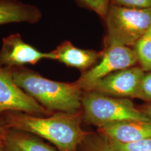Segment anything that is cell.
Returning a JSON list of instances; mask_svg holds the SVG:
<instances>
[{
  "mask_svg": "<svg viewBox=\"0 0 151 151\" xmlns=\"http://www.w3.org/2000/svg\"><path fill=\"white\" fill-rule=\"evenodd\" d=\"M137 62V53L132 47L110 46L101 52L99 61L83 72L74 83L83 92L90 91L98 81L116 71L134 67Z\"/></svg>",
  "mask_w": 151,
  "mask_h": 151,
  "instance_id": "5b68a950",
  "label": "cell"
},
{
  "mask_svg": "<svg viewBox=\"0 0 151 151\" xmlns=\"http://www.w3.org/2000/svg\"><path fill=\"white\" fill-rule=\"evenodd\" d=\"M42 13L35 5L19 0H0V25L12 22L37 23Z\"/></svg>",
  "mask_w": 151,
  "mask_h": 151,
  "instance_id": "8fae6325",
  "label": "cell"
},
{
  "mask_svg": "<svg viewBox=\"0 0 151 151\" xmlns=\"http://www.w3.org/2000/svg\"><path fill=\"white\" fill-rule=\"evenodd\" d=\"M9 69L15 83L50 113L81 111L83 91L74 82L50 80L24 66Z\"/></svg>",
  "mask_w": 151,
  "mask_h": 151,
  "instance_id": "7a4b0ae2",
  "label": "cell"
},
{
  "mask_svg": "<svg viewBox=\"0 0 151 151\" xmlns=\"http://www.w3.org/2000/svg\"><path fill=\"white\" fill-rule=\"evenodd\" d=\"M0 151H4V149L3 146L2 139H0Z\"/></svg>",
  "mask_w": 151,
  "mask_h": 151,
  "instance_id": "44dd1931",
  "label": "cell"
},
{
  "mask_svg": "<svg viewBox=\"0 0 151 151\" xmlns=\"http://www.w3.org/2000/svg\"><path fill=\"white\" fill-rule=\"evenodd\" d=\"M76 151H116L107 138L95 132H88Z\"/></svg>",
  "mask_w": 151,
  "mask_h": 151,
  "instance_id": "4fadbf2b",
  "label": "cell"
},
{
  "mask_svg": "<svg viewBox=\"0 0 151 151\" xmlns=\"http://www.w3.org/2000/svg\"><path fill=\"white\" fill-rule=\"evenodd\" d=\"M138 99L151 104V72L145 74Z\"/></svg>",
  "mask_w": 151,
  "mask_h": 151,
  "instance_id": "ac0fdd59",
  "label": "cell"
},
{
  "mask_svg": "<svg viewBox=\"0 0 151 151\" xmlns=\"http://www.w3.org/2000/svg\"><path fill=\"white\" fill-rule=\"evenodd\" d=\"M146 73L141 67L122 69L98 81L92 90L113 97L138 99Z\"/></svg>",
  "mask_w": 151,
  "mask_h": 151,
  "instance_id": "52a82bcc",
  "label": "cell"
},
{
  "mask_svg": "<svg viewBox=\"0 0 151 151\" xmlns=\"http://www.w3.org/2000/svg\"><path fill=\"white\" fill-rule=\"evenodd\" d=\"M111 1L113 4L129 7V8L151 9V0H111Z\"/></svg>",
  "mask_w": 151,
  "mask_h": 151,
  "instance_id": "e0dca14e",
  "label": "cell"
},
{
  "mask_svg": "<svg viewBox=\"0 0 151 151\" xmlns=\"http://www.w3.org/2000/svg\"><path fill=\"white\" fill-rule=\"evenodd\" d=\"M139 109L151 120V104L148 103L141 106V107H139Z\"/></svg>",
  "mask_w": 151,
  "mask_h": 151,
  "instance_id": "d6986e66",
  "label": "cell"
},
{
  "mask_svg": "<svg viewBox=\"0 0 151 151\" xmlns=\"http://www.w3.org/2000/svg\"><path fill=\"white\" fill-rule=\"evenodd\" d=\"M108 140L116 151H151V139L132 143H121Z\"/></svg>",
  "mask_w": 151,
  "mask_h": 151,
  "instance_id": "9a60e30c",
  "label": "cell"
},
{
  "mask_svg": "<svg viewBox=\"0 0 151 151\" xmlns=\"http://www.w3.org/2000/svg\"><path fill=\"white\" fill-rule=\"evenodd\" d=\"M105 48L114 45L134 46L149 31L151 9H135L109 5L104 16Z\"/></svg>",
  "mask_w": 151,
  "mask_h": 151,
  "instance_id": "277c9868",
  "label": "cell"
},
{
  "mask_svg": "<svg viewBox=\"0 0 151 151\" xmlns=\"http://www.w3.org/2000/svg\"><path fill=\"white\" fill-rule=\"evenodd\" d=\"M141 67L146 72H151V30L134 46Z\"/></svg>",
  "mask_w": 151,
  "mask_h": 151,
  "instance_id": "5bb4252c",
  "label": "cell"
},
{
  "mask_svg": "<svg viewBox=\"0 0 151 151\" xmlns=\"http://www.w3.org/2000/svg\"><path fill=\"white\" fill-rule=\"evenodd\" d=\"M75 1L78 4L90 9L104 18L106 14L110 5L109 0H75Z\"/></svg>",
  "mask_w": 151,
  "mask_h": 151,
  "instance_id": "2e32d148",
  "label": "cell"
},
{
  "mask_svg": "<svg viewBox=\"0 0 151 151\" xmlns=\"http://www.w3.org/2000/svg\"><path fill=\"white\" fill-rule=\"evenodd\" d=\"M6 129V127L4 122L3 119L1 116V114H0V139H2Z\"/></svg>",
  "mask_w": 151,
  "mask_h": 151,
  "instance_id": "ffe728a7",
  "label": "cell"
},
{
  "mask_svg": "<svg viewBox=\"0 0 151 151\" xmlns=\"http://www.w3.org/2000/svg\"><path fill=\"white\" fill-rule=\"evenodd\" d=\"M2 142L4 151H56L41 138L12 128L6 127Z\"/></svg>",
  "mask_w": 151,
  "mask_h": 151,
  "instance_id": "7c38bea8",
  "label": "cell"
},
{
  "mask_svg": "<svg viewBox=\"0 0 151 151\" xmlns=\"http://www.w3.org/2000/svg\"><path fill=\"white\" fill-rule=\"evenodd\" d=\"M5 111H18L37 116L52 114L15 83L9 68L0 67V114Z\"/></svg>",
  "mask_w": 151,
  "mask_h": 151,
  "instance_id": "8992f818",
  "label": "cell"
},
{
  "mask_svg": "<svg viewBox=\"0 0 151 151\" xmlns=\"http://www.w3.org/2000/svg\"><path fill=\"white\" fill-rule=\"evenodd\" d=\"M81 111L83 122L97 128L127 120L151 121L131 99L113 97L93 90L83 92Z\"/></svg>",
  "mask_w": 151,
  "mask_h": 151,
  "instance_id": "3957f363",
  "label": "cell"
},
{
  "mask_svg": "<svg viewBox=\"0 0 151 151\" xmlns=\"http://www.w3.org/2000/svg\"><path fill=\"white\" fill-rule=\"evenodd\" d=\"M98 133L109 139L121 143H132L151 139V121L127 120L102 126Z\"/></svg>",
  "mask_w": 151,
  "mask_h": 151,
  "instance_id": "9c48e42d",
  "label": "cell"
},
{
  "mask_svg": "<svg viewBox=\"0 0 151 151\" xmlns=\"http://www.w3.org/2000/svg\"><path fill=\"white\" fill-rule=\"evenodd\" d=\"M43 59L54 60L50 52L39 51L24 42L20 34H13L2 39L0 49V67H23L35 65Z\"/></svg>",
  "mask_w": 151,
  "mask_h": 151,
  "instance_id": "ba28073f",
  "label": "cell"
},
{
  "mask_svg": "<svg viewBox=\"0 0 151 151\" xmlns=\"http://www.w3.org/2000/svg\"><path fill=\"white\" fill-rule=\"evenodd\" d=\"M51 53L54 60L66 66L78 69L83 72L91 69L97 63L101 57V52L89 49H82L76 47L70 41H63Z\"/></svg>",
  "mask_w": 151,
  "mask_h": 151,
  "instance_id": "30bf717a",
  "label": "cell"
},
{
  "mask_svg": "<svg viewBox=\"0 0 151 151\" xmlns=\"http://www.w3.org/2000/svg\"><path fill=\"white\" fill-rule=\"evenodd\" d=\"M150 30H151V26H150Z\"/></svg>",
  "mask_w": 151,
  "mask_h": 151,
  "instance_id": "7402d4cb",
  "label": "cell"
},
{
  "mask_svg": "<svg viewBox=\"0 0 151 151\" xmlns=\"http://www.w3.org/2000/svg\"><path fill=\"white\" fill-rule=\"evenodd\" d=\"M1 116L6 127L46 139L59 151H76L88 133L82 128V111L77 113L56 112L48 116L5 111Z\"/></svg>",
  "mask_w": 151,
  "mask_h": 151,
  "instance_id": "6da1fadb",
  "label": "cell"
}]
</instances>
